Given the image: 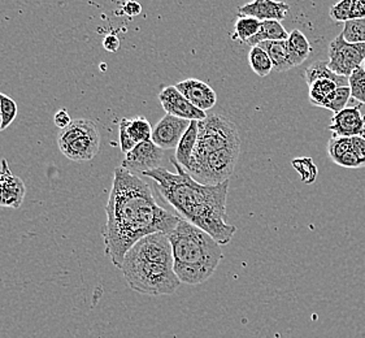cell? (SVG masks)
<instances>
[{"instance_id": "cell-3", "label": "cell", "mask_w": 365, "mask_h": 338, "mask_svg": "<svg viewBox=\"0 0 365 338\" xmlns=\"http://www.w3.org/2000/svg\"><path fill=\"white\" fill-rule=\"evenodd\" d=\"M197 140L189 175L205 185L222 184L233 176L241 154L242 140L233 120L211 115L197 124Z\"/></svg>"}, {"instance_id": "cell-21", "label": "cell", "mask_w": 365, "mask_h": 338, "mask_svg": "<svg viewBox=\"0 0 365 338\" xmlns=\"http://www.w3.org/2000/svg\"><path fill=\"white\" fill-rule=\"evenodd\" d=\"M238 16L240 17H238V20L235 22V30H234V33L232 34V39L246 44L251 38L255 37L256 34H257V31L260 29L262 21L256 20L254 17H250V16Z\"/></svg>"}, {"instance_id": "cell-13", "label": "cell", "mask_w": 365, "mask_h": 338, "mask_svg": "<svg viewBox=\"0 0 365 338\" xmlns=\"http://www.w3.org/2000/svg\"><path fill=\"white\" fill-rule=\"evenodd\" d=\"M26 194V188L20 177L15 176L6 159L0 165V207L20 208Z\"/></svg>"}, {"instance_id": "cell-6", "label": "cell", "mask_w": 365, "mask_h": 338, "mask_svg": "<svg viewBox=\"0 0 365 338\" xmlns=\"http://www.w3.org/2000/svg\"><path fill=\"white\" fill-rule=\"evenodd\" d=\"M58 146L61 154L72 162H90L101 150L98 126L88 118H76L58 132Z\"/></svg>"}, {"instance_id": "cell-22", "label": "cell", "mask_w": 365, "mask_h": 338, "mask_svg": "<svg viewBox=\"0 0 365 338\" xmlns=\"http://www.w3.org/2000/svg\"><path fill=\"white\" fill-rule=\"evenodd\" d=\"M249 63L254 73L257 74L259 77H267L273 71V63L269 55L264 51L260 46L251 47L249 52Z\"/></svg>"}, {"instance_id": "cell-35", "label": "cell", "mask_w": 365, "mask_h": 338, "mask_svg": "<svg viewBox=\"0 0 365 338\" xmlns=\"http://www.w3.org/2000/svg\"><path fill=\"white\" fill-rule=\"evenodd\" d=\"M125 14L128 16H138L142 12V7L139 4L138 1H133L129 0L124 4Z\"/></svg>"}, {"instance_id": "cell-19", "label": "cell", "mask_w": 365, "mask_h": 338, "mask_svg": "<svg viewBox=\"0 0 365 338\" xmlns=\"http://www.w3.org/2000/svg\"><path fill=\"white\" fill-rule=\"evenodd\" d=\"M287 38L289 33L286 31L285 26L281 21H262L257 34L255 37L251 38L246 44L250 47H254L267 41H286Z\"/></svg>"}, {"instance_id": "cell-20", "label": "cell", "mask_w": 365, "mask_h": 338, "mask_svg": "<svg viewBox=\"0 0 365 338\" xmlns=\"http://www.w3.org/2000/svg\"><path fill=\"white\" fill-rule=\"evenodd\" d=\"M304 80L307 82L308 86L316 81V80H320V78H328L331 81L336 82L338 86H349V78L342 77V76H338L330 71V68L328 66L327 61H314L311 66H308L307 69L304 71L303 73Z\"/></svg>"}, {"instance_id": "cell-30", "label": "cell", "mask_w": 365, "mask_h": 338, "mask_svg": "<svg viewBox=\"0 0 365 338\" xmlns=\"http://www.w3.org/2000/svg\"><path fill=\"white\" fill-rule=\"evenodd\" d=\"M352 14V0H339L334 6H331L329 15L334 22H346L351 20Z\"/></svg>"}, {"instance_id": "cell-29", "label": "cell", "mask_w": 365, "mask_h": 338, "mask_svg": "<svg viewBox=\"0 0 365 338\" xmlns=\"http://www.w3.org/2000/svg\"><path fill=\"white\" fill-rule=\"evenodd\" d=\"M17 112H19V108H17V103L15 101L9 96L1 94L0 96V113L3 118V130H6L8 126L15 121Z\"/></svg>"}, {"instance_id": "cell-12", "label": "cell", "mask_w": 365, "mask_h": 338, "mask_svg": "<svg viewBox=\"0 0 365 338\" xmlns=\"http://www.w3.org/2000/svg\"><path fill=\"white\" fill-rule=\"evenodd\" d=\"M333 137H361L365 138V115L360 107H346L334 113L327 128Z\"/></svg>"}, {"instance_id": "cell-8", "label": "cell", "mask_w": 365, "mask_h": 338, "mask_svg": "<svg viewBox=\"0 0 365 338\" xmlns=\"http://www.w3.org/2000/svg\"><path fill=\"white\" fill-rule=\"evenodd\" d=\"M328 154L336 165L356 169L365 167V138L361 137H331Z\"/></svg>"}, {"instance_id": "cell-25", "label": "cell", "mask_w": 365, "mask_h": 338, "mask_svg": "<svg viewBox=\"0 0 365 338\" xmlns=\"http://www.w3.org/2000/svg\"><path fill=\"white\" fill-rule=\"evenodd\" d=\"M351 99L350 86H339L336 88L330 96L324 101L322 108L331 111V112H339L347 107V103Z\"/></svg>"}, {"instance_id": "cell-18", "label": "cell", "mask_w": 365, "mask_h": 338, "mask_svg": "<svg viewBox=\"0 0 365 338\" xmlns=\"http://www.w3.org/2000/svg\"><path fill=\"white\" fill-rule=\"evenodd\" d=\"M259 46L269 55L270 60L273 63V71L286 72L294 68L289 56L286 41H267Z\"/></svg>"}, {"instance_id": "cell-37", "label": "cell", "mask_w": 365, "mask_h": 338, "mask_svg": "<svg viewBox=\"0 0 365 338\" xmlns=\"http://www.w3.org/2000/svg\"><path fill=\"white\" fill-rule=\"evenodd\" d=\"M363 68H364V71H365V60H364V63H363Z\"/></svg>"}, {"instance_id": "cell-31", "label": "cell", "mask_w": 365, "mask_h": 338, "mask_svg": "<svg viewBox=\"0 0 365 338\" xmlns=\"http://www.w3.org/2000/svg\"><path fill=\"white\" fill-rule=\"evenodd\" d=\"M128 120L129 118H121L120 126H118V138H120V148L123 154H128L129 151H132L135 148V142L132 140L130 134L128 132Z\"/></svg>"}, {"instance_id": "cell-15", "label": "cell", "mask_w": 365, "mask_h": 338, "mask_svg": "<svg viewBox=\"0 0 365 338\" xmlns=\"http://www.w3.org/2000/svg\"><path fill=\"white\" fill-rule=\"evenodd\" d=\"M192 106L202 111L212 110L217 103V94L205 82L197 78H187L175 85Z\"/></svg>"}, {"instance_id": "cell-2", "label": "cell", "mask_w": 365, "mask_h": 338, "mask_svg": "<svg viewBox=\"0 0 365 338\" xmlns=\"http://www.w3.org/2000/svg\"><path fill=\"white\" fill-rule=\"evenodd\" d=\"M170 162L175 165V173L159 167L145 172L143 176L154 181L161 197L182 219L203 229L221 246L227 245L237 232L234 225L227 224L229 181L217 185L200 184L175 158Z\"/></svg>"}, {"instance_id": "cell-1", "label": "cell", "mask_w": 365, "mask_h": 338, "mask_svg": "<svg viewBox=\"0 0 365 338\" xmlns=\"http://www.w3.org/2000/svg\"><path fill=\"white\" fill-rule=\"evenodd\" d=\"M106 215L104 252L118 270L139 240L154 233L169 235L181 219L158 205L150 185L121 165L113 170Z\"/></svg>"}, {"instance_id": "cell-36", "label": "cell", "mask_w": 365, "mask_h": 338, "mask_svg": "<svg viewBox=\"0 0 365 338\" xmlns=\"http://www.w3.org/2000/svg\"><path fill=\"white\" fill-rule=\"evenodd\" d=\"M3 130V118H1V113H0V132Z\"/></svg>"}, {"instance_id": "cell-32", "label": "cell", "mask_w": 365, "mask_h": 338, "mask_svg": "<svg viewBox=\"0 0 365 338\" xmlns=\"http://www.w3.org/2000/svg\"><path fill=\"white\" fill-rule=\"evenodd\" d=\"M73 120L71 118V115H69V112L66 111V108H60V110L55 113V116H53V124L56 128H58L60 130H63V129H66V126H71V123H72Z\"/></svg>"}, {"instance_id": "cell-10", "label": "cell", "mask_w": 365, "mask_h": 338, "mask_svg": "<svg viewBox=\"0 0 365 338\" xmlns=\"http://www.w3.org/2000/svg\"><path fill=\"white\" fill-rule=\"evenodd\" d=\"M159 101L165 113L175 118H185L189 121H202L207 118L205 111L192 106L175 86L163 88L159 94Z\"/></svg>"}, {"instance_id": "cell-26", "label": "cell", "mask_w": 365, "mask_h": 338, "mask_svg": "<svg viewBox=\"0 0 365 338\" xmlns=\"http://www.w3.org/2000/svg\"><path fill=\"white\" fill-rule=\"evenodd\" d=\"M292 168L299 173L302 183L307 185L314 184L319 172H317V165L311 158L292 159Z\"/></svg>"}, {"instance_id": "cell-24", "label": "cell", "mask_w": 365, "mask_h": 338, "mask_svg": "<svg viewBox=\"0 0 365 338\" xmlns=\"http://www.w3.org/2000/svg\"><path fill=\"white\" fill-rule=\"evenodd\" d=\"M153 129L154 128H151L148 120L143 116H137V118L128 120V132L135 143L151 140Z\"/></svg>"}, {"instance_id": "cell-4", "label": "cell", "mask_w": 365, "mask_h": 338, "mask_svg": "<svg viewBox=\"0 0 365 338\" xmlns=\"http://www.w3.org/2000/svg\"><path fill=\"white\" fill-rule=\"evenodd\" d=\"M121 272L129 287L139 295H172L181 285L173 268L168 235H146L126 252Z\"/></svg>"}, {"instance_id": "cell-11", "label": "cell", "mask_w": 365, "mask_h": 338, "mask_svg": "<svg viewBox=\"0 0 365 338\" xmlns=\"http://www.w3.org/2000/svg\"><path fill=\"white\" fill-rule=\"evenodd\" d=\"M190 123L189 120L175 118L167 113L153 129L151 140L163 150L177 148Z\"/></svg>"}, {"instance_id": "cell-23", "label": "cell", "mask_w": 365, "mask_h": 338, "mask_svg": "<svg viewBox=\"0 0 365 338\" xmlns=\"http://www.w3.org/2000/svg\"><path fill=\"white\" fill-rule=\"evenodd\" d=\"M336 88H339L336 82L328 78L316 80L309 85V102L322 108L324 101L328 98Z\"/></svg>"}, {"instance_id": "cell-17", "label": "cell", "mask_w": 365, "mask_h": 338, "mask_svg": "<svg viewBox=\"0 0 365 338\" xmlns=\"http://www.w3.org/2000/svg\"><path fill=\"white\" fill-rule=\"evenodd\" d=\"M197 124L199 121H191L190 126L187 128V130L185 132L178 146L175 148V159L186 170L190 167L191 156L197 145V130H199Z\"/></svg>"}, {"instance_id": "cell-9", "label": "cell", "mask_w": 365, "mask_h": 338, "mask_svg": "<svg viewBox=\"0 0 365 338\" xmlns=\"http://www.w3.org/2000/svg\"><path fill=\"white\" fill-rule=\"evenodd\" d=\"M164 158V150L156 146L153 140H146L137 143L132 151L125 155L121 167L129 169L130 172L145 173L148 170L159 168Z\"/></svg>"}, {"instance_id": "cell-7", "label": "cell", "mask_w": 365, "mask_h": 338, "mask_svg": "<svg viewBox=\"0 0 365 338\" xmlns=\"http://www.w3.org/2000/svg\"><path fill=\"white\" fill-rule=\"evenodd\" d=\"M364 60L365 43H350L339 34L329 44L328 66L338 76L349 78Z\"/></svg>"}, {"instance_id": "cell-34", "label": "cell", "mask_w": 365, "mask_h": 338, "mask_svg": "<svg viewBox=\"0 0 365 338\" xmlns=\"http://www.w3.org/2000/svg\"><path fill=\"white\" fill-rule=\"evenodd\" d=\"M365 19V0H352L351 20Z\"/></svg>"}, {"instance_id": "cell-27", "label": "cell", "mask_w": 365, "mask_h": 338, "mask_svg": "<svg viewBox=\"0 0 365 338\" xmlns=\"http://www.w3.org/2000/svg\"><path fill=\"white\" fill-rule=\"evenodd\" d=\"M341 34L350 43H365V19H355L344 22Z\"/></svg>"}, {"instance_id": "cell-16", "label": "cell", "mask_w": 365, "mask_h": 338, "mask_svg": "<svg viewBox=\"0 0 365 338\" xmlns=\"http://www.w3.org/2000/svg\"><path fill=\"white\" fill-rule=\"evenodd\" d=\"M289 56L292 60V66H299L308 59L312 52V47L307 37L300 30H292L286 39Z\"/></svg>"}, {"instance_id": "cell-33", "label": "cell", "mask_w": 365, "mask_h": 338, "mask_svg": "<svg viewBox=\"0 0 365 338\" xmlns=\"http://www.w3.org/2000/svg\"><path fill=\"white\" fill-rule=\"evenodd\" d=\"M103 47L108 52H117L120 48V39L115 34H110L103 39Z\"/></svg>"}, {"instance_id": "cell-28", "label": "cell", "mask_w": 365, "mask_h": 338, "mask_svg": "<svg viewBox=\"0 0 365 338\" xmlns=\"http://www.w3.org/2000/svg\"><path fill=\"white\" fill-rule=\"evenodd\" d=\"M349 86L351 88V99L365 104V71L363 66H359L358 69L351 73Z\"/></svg>"}, {"instance_id": "cell-5", "label": "cell", "mask_w": 365, "mask_h": 338, "mask_svg": "<svg viewBox=\"0 0 365 338\" xmlns=\"http://www.w3.org/2000/svg\"><path fill=\"white\" fill-rule=\"evenodd\" d=\"M173 252V268L181 284H205L216 272L224 254L216 240L185 219H180L168 235Z\"/></svg>"}, {"instance_id": "cell-38", "label": "cell", "mask_w": 365, "mask_h": 338, "mask_svg": "<svg viewBox=\"0 0 365 338\" xmlns=\"http://www.w3.org/2000/svg\"><path fill=\"white\" fill-rule=\"evenodd\" d=\"M0 96H1V94H0Z\"/></svg>"}, {"instance_id": "cell-14", "label": "cell", "mask_w": 365, "mask_h": 338, "mask_svg": "<svg viewBox=\"0 0 365 338\" xmlns=\"http://www.w3.org/2000/svg\"><path fill=\"white\" fill-rule=\"evenodd\" d=\"M290 6L277 0H252L238 7V15L250 16L259 21H282L289 14Z\"/></svg>"}]
</instances>
